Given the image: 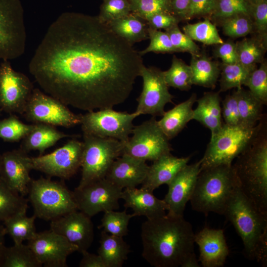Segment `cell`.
<instances>
[{
    "label": "cell",
    "instance_id": "5b68a950",
    "mask_svg": "<svg viewBox=\"0 0 267 267\" xmlns=\"http://www.w3.org/2000/svg\"><path fill=\"white\" fill-rule=\"evenodd\" d=\"M232 165L220 164L200 170L190 199L193 210L205 215H223L227 202L238 186Z\"/></svg>",
    "mask_w": 267,
    "mask_h": 267
},
{
    "label": "cell",
    "instance_id": "4dcf8cb0",
    "mask_svg": "<svg viewBox=\"0 0 267 267\" xmlns=\"http://www.w3.org/2000/svg\"><path fill=\"white\" fill-rule=\"evenodd\" d=\"M239 116V125L247 127L255 126L263 117L264 105L249 90L242 87L236 89Z\"/></svg>",
    "mask_w": 267,
    "mask_h": 267
},
{
    "label": "cell",
    "instance_id": "4316f807",
    "mask_svg": "<svg viewBox=\"0 0 267 267\" xmlns=\"http://www.w3.org/2000/svg\"><path fill=\"white\" fill-rule=\"evenodd\" d=\"M196 100V94L192 93L185 101L165 112L158 121L159 127L169 140L176 136L193 120L192 108Z\"/></svg>",
    "mask_w": 267,
    "mask_h": 267
},
{
    "label": "cell",
    "instance_id": "484cf974",
    "mask_svg": "<svg viewBox=\"0 0 267 267\" xmlns=\"http://www.w3.org/2000/svg\"><path fill=\"white\" fill-rule=\"evenodd\" d=\"M71 136L56 129L55 126L43 123H34L31 130L22 139L20 149L28 153L37 150L40 155L60 139Z\"/></svg>",
    "mask_w": 267,
    "mask_h": 267
},
{
    "label": "cell",
    "instance_id": "ba28073f",
    "mask_svg": "<svg viewBox=\"0 0 267 267\" xmlns=\"http://www.w3.org/2000/svg\"><path fill=\"white\" fill-rule=\"evenodd\" d=\"M81 180L77 188L105 178L115 160L121 155L124 143L111 138L83 134Z\"/></svg>",
    "mask_w": 267,
    "mask_h": 267
},
{
    "label": "cell",
    "instance_id": "603a6c76",
    "mask_svg": "<svg viewBox=\"0 0 267 267\" xmlns=\"http://www.w3.org/2000/svg\"><path fill=\"white\" fill-rule=\"evenodd\" d=\"M121 199L126 208H131L135 216L151 219L166 215L168 207L164 199L155 197L153 192L142 188H126L122 190Z\"/></svg>",
    "mask_w": 267,
    "mask_h": 267
},
{
    "label": "cell",
    "instance_id": "7c38bea8",
    "mask_svg": "<svg viewBox=\"0 0 267 267\" xmlns=\"http://www.w3.org/2000/svg\"><path fill=\"white\" fill-rule=\"evenodd\" d=\"M23 115L34 123L67 128L80 124L81 120V115L74 113L67 105L38 89H34Z\"/></svg>",
    "mask_w": 267,
    "mask_h": 267
},
{
    "label": "cell",
    "instance_id": "f546056e",
    "mask_svg": "<svg viewBox=\"0 0 267 267\" xmlns=\"http://www.w3.org/2000/svg\"><path fill=\"white\" fill-rule=\"evenodd\" d=\"M190 66L193 85L214 88L220 75V64L205 54L191 55Z\"/></svg>",
    "mask_w": 267,
    "mask_h": 267
},
{
    "label": "cell",
    "instance_id": "6f0895ef",
    "mask_svg": "<svg viewBox=\"0 0 267 267\" xmlns=\"http://www.w3.org/2000/svg\"><path fill=\"white\" fill-rule=\"evenodd\" d=\"M6 234L4 225L0 222V258L5 247L4 245V236Z\"/></svg>",
    "mask_w": 267,
    "mask_h": 267
},
{
    "label": "cell",
    "instance_id": "f6af8a7d",
    "mask_svg": "<svg viewBox=\"0 0 267 267\" xmlns=\"http://www.w3.org/2000/svg\"><path fill=\"white\" fill-rule=\"evenodd\" d=\"M148 36L150 39V44L145 49L139 52L140 55L150 52L157 53L178 52L173 45L166 32L148 27Z\"/></svg>",
    "mask_w": 267,
    "mask_h": 267
},
{
    "label": "cell",
    "instance_id": "680465c9",
    "mask_svg": "<svg viewBox=\"0 0 267 267\" xmlns=\"http://www.w3.org/2000/svg\"><path fill=\"white\" fill-rule=\"evenodd\" d=\"M250 5L259 3L266 0H245Z\"/></svg>",
    "mask_w": 267,
    "mask_h": 267
},
{
    "label": "cell",
    "instance_id": "8fae6325",
    "mask_svg": "<svg viewBox=\"0 0 267 267\" xmlns=\"http://www.w3.org/2000/svg\"><path fill=\"white\" fill-rule=\"evenodd\" d=\"M124 144L122 154L145 161H154L172 151L169 139L159 127L155 117L134 127Z\"/></svg>",
    "mask_w": 267,
    "mask_h": 267
},
{
    "label": "cell",
    "instance_id": "30bf717a",
    "mask_svg": "<svg viewBox=\"0 0 267 267\" xmlns=\"http://www.w3.org/2000/svg\"><path fill=\"white\" fill-rule=\"evenodd\" d=\"M138 116L135 112L129 113L115 111L113 108H104L81 115L80 124L83 134L113 138L125 143L134 127L133 121Z\"/></svg>",
    "mask_w": 267,
    "mask_h": 267
},
{
    "label": "cell",
    "instance_id": "f907efd6",
    "mask_svg": "<svg viewBox=\"0 0 267 267\" xmlns=\"http://www.w3.org/2000/svg\"><path fill=\"white\" fill-rule=\"evenodd\" d=\"M222 116L224 124L236 126L239 125V116L236 90L227 95L222 102Z\"/></svg>",
    "mask_w": 267,
    "mask_h": 267
},
{
    "label": "cell",
    "instance_id": "2e32d148",
    "mask_svg": "<svg viewBox=\"0 0 267 267\" xmlns=\"http://www.w3.org/2000/svg\"><path fill=\"white\" fill-rule=\"evenodd\" d=\"M139 76L143 79V89L137 99L138 104L135 112L139 116H162L165 105L171 103L174 97L169 92L163 71L154 67H146L143 65Z\"/></svg>",
    "mask_w": 267,
    "mask_h": 267
},
{
    "label": "cell",
    "instance_id": "74e56055",
    "mask_svg": "<svg viewBox=\"0 0 267 267\" xmlns=\"http://www.w3.org/2000/svg\"><path fill=\"white\" fill-rule=\"evenodd\" d=\"M182 30L193 41L206 45L218 44L223 42L216 26L208 18L194 24H187L183 27Z\"/></svg>",
    "mask_w": 267,
    "mask_h": 267
},
{
    "label": "cell",
    "instance_id": "ac0fdd59",
    "mask_svg": "<svg viewBox=\"0 0 267 267\" xmlns=\"http://www.w3.org/2000/svg\"><path fill=\"white\" fill-rule=\"evenodd\" d=\"M50 229L76 246L81 253L87 251L94 239L91 218L76 210L50 221Z\"/></svg>",
    "mask_w": 267,
    "mask_h": 267
},
{
    "label": "cell",
    "instance_id": "c3c4849f",
    "mask_svg": "<svg viewBox=\"0 0 267 267\" xmlns=\"http://www.w3.org/2000/svg\"><path fill=\"white\" fill-rule=\"evenodd\" d=\"M250 6L254 33L267 40V0Z\"/></svg>",
    "mask_w": 267,
    "mask_h": 267
},
{
    "label": "cell",
    "instance_id": "d4e9b609",
    "mask_svg": "<svg viewBox=\"0 0 267 267\" xmlns=\"http://www.w3.org/2000/svg\"><path fill=\"white\" fill-rule=\"evenodd\" d=\"M196 101L197 105L193 109V120L209 129L213 136L219 132L223 124L219 92H205Z\"/></svg>",
    "mask_w": 267,
    "mask_h": 267
},
{
    "label": "cell",
    "instance_id": "5bb4252c",
    "mask_svg": "<svg viewBox=\"0 0 267 267\" xmlns=\"http://www.w3.org/2000/svg\"><path fill=\"white\" fill-rule=\"evenodd\" d=\"M123 189L106 178L73 191L78 210L91 218L100 212L119 208Z\"/></svg>",
    "mask_w": 267,
    "mask_h": 267
},
{
    "label": "cell",
    "instance_id": "9a60e30c",
    "mask_svg": "<svg viewBox=\"0 0 267 267\" xmlns=\"http://www.w3.org/2000/svg\"><path fill=\"white\" fill-rule=\"evenodd\" d=\"M34 87L29 78L15 71L9 61L0 64V109L23 115Z\"/></svg>",
    "mask_w": 267,
    "mask_h": 267
},
{
    "label": "cell",
    "instance_id": "9c48e42d",
    "mask_svg": "<svg viewBox=\"0 0 267 267\" xmlns=\"http://www.w3.org/2000/svg\"><path fill=\"white\" fill-rule=\"evenodd\" d=\"M26 39L20 0H0V60L9 61L21 56Z\"/></svg>",
    "mask_w": 267,
    "mask_h": 267
},
{
    "label": "cell",
    "instance_id": "7bdbcfd3",
    "mask_svg": "<svg viewBox=\"0 0 267 267\" xmlns=\"http://www.w3.org/2000/svg\"><path fill=\"white\" fill-rule=\"evenodd\" d=\"M249 90L265 105L267 104V62L264 59L260 67L251 74L245 85Z\"/></svg>",
    "mask_w": 267,
    "mask_h": 267
},
{
    "label": "cell",
    "instance_id": "b9f144b4",
    "mask_svg": "<svg viewBox=\"0 0 267 267\" xmlns=\"http://www.w3.org/2000/svg\"><path fill=\"white\" fill-rule=\"evenodd\" d=\"M129 0L131 5V13L146 21L157 13H171L169 0Z\"/></svg>",
    "mask_w": 267,
    "mask_h": 267
},
{
    "label": "cell",
    "instance_id": "4fadbf2b",
    "mask_svg": "<svg viewBox=\"0 0 267 267\" xmlns=\"http://www.w3.org/2000/svg\"><path fill=\"white\" fill-rule=\"evenodd\" d=\"M83 148V141L70 139L50 153L29 157L30 167L49 177L69 179L81 168Z\"/></svg>",
    "mask_w": 267,
    "mask_h": 267
},
{
    "label": "cell",
    "instance_id": "83f0119b",
    "mask_svg": "<svg viewBox=\"0 0 267 267\" xmlns=\"http://www.w3.org/2000/svg\"><path fill=\"white\" fill-rule=\"evenodd\" d=\"M97 253L107 267H121L131 252L129 245L123 237L117 236L102 231Z\"/></svg>",
    "mask_w": 267,
    "mask_h": 267
},
{
    "label": "cell",
    "instance_id": "cb8c5ba5",
    "mask_svg": "<svg viewBox=\"0 0 267 267\" xmlns=\"http://www.w3.org/2000/svg\"><path fill=\"white\" fill-rule=\"evenodd\" d=\"M190 159V156L178 157L171 153L161 156L149 166L141 188L153 192L162 184L168 185Z\"/></svg>",
    "mask_w": 267,
    "mask_h": 267
},
{
    "label": "cell",
    "instance_id": "ab89813d",
    "mask_svg": "<svg viewBox=\"0 0 267 267\" xmlns=\"http://www.w3.org/2000/svg\"><path fill=\"white\" fill-rule=\"evenodd\" d=\"M217 21L224 34L231 38L243 37L254 33L253 21L249 14H236Z\"/></svg>",
    "mask_w": 267,
    "mask_h": 267
},
{
    "label": "cell",
    "instance_id": "3957f363",
    "mask_svg": "<svg viewBox=\"0 0 267 267\" xmlns=\"http://www.w3.org/2000/svg\"><path fill=\"white\" fill-rule=\"evenodd\" d=\"M240 237L244 254L267 265V215L264 214L243 194L238 186L233 191L223 215Z\"/></svg>",
    "mask_w": 267,
    "mask_h": 267
},
{
    "label": "cell",
    "instance_id": "816d5d0a",
    "mask_svg": "<svg viewBox=\"0 0 267 267\" xmlns=\"http://www.w3.org/2000/svg\"><path fill=\"white\" fill-rule=\"evenodd\" d=\"M216 45L214 54L216 57L221 59L222 63L232 64L238 62L236 43L229 40Z\"/></svg>",
    "mask_w": 267,
    "mask_h": 267
},
{
    "label": "cell",
    "instance_id": "7dc6e473",
    "mask_svg": "<svg viewBox=\"0 0 267 267\" xmlns=\"http://www.w3.org/2000/svg\"><path fill=\"white\" fill-rule=\"evenodd\" d=\"M174 46L179 52H187L191 55H197L200 52L198 45L179 29L178 25L165 30Z\"/></svg>",
    "mask_w": 267,
    "mask_h": 267
},
{
    "label": "cell",
    "instance_id": "8992f818",
    "mask_svg": "<svg viewBox=\"0 0 267 267\" xmlns=\"http://www.w3.org/2000/svg\"><path fill=\"white\" fill-rule=\"evenodd\" d=\"M266 118L264 114L253 127L223 123L219 132L210 138L201 159L200 170L220 164L232 165L257 134Z\"/></svg>",
    "mask_w": 267,
    "mask_h": 267
},
{
    "label": "cell",
    "instance_id": "60d3db41",
    "mask_svg": "<svg viewBox=\"0 0 267 267\" xmlns=\"http://www.w3.org/2000/svg\"><path fill=\"white\" fill-rule=\"evenodd\" d=\"M33 124L21 122L14 115L0 120V138L5 141L16 142L22 139L31 130Z\"/></svg>",
    "mask_w": 267,
    "mask_h": 267
},
{
    "label": "cell",
    "instance_id": "f5cc1de1",
    "mask_svg": "<svg viewBox=\"0 0 267 267\" xmlns=\"http://www.w3.org/2000/svg\"><path fill=\"white\" fill-rule=\"evenodd\" d=\"M180 21L177 17L170 12H161L152 16L146 22L149 28L166 30L178 25Z\"/></svg>",
    "mask_w": 267,
    "mask_h": 267
},
{
    "label": "cell",
    "instance_id": "d6986e66",
    "mask_svg": "<svg viewBox=\"0 0 267 267\" xmlns=\"http://www.w3.org/2000/svg\"><path fill=\"white\" fill-rule=\"evenodd\" d=\"M201 163L200 160L185 165L168 185V191L163 199L168 205V215L183 216L186 204L191 198L200 171Z\"/></svg>",
    "mask_w": 267,
    "mask_h": 267
},
{
    "label": "cell",
    "instance_id": "7402d4cb",
    "mask_svg": "<svg viewBox=\"0 0 267 267\" xmlns=\"http://www.w3.org/2000/svg\"><path fill=\"white\" fill-rule=\"evenodd\" d=\"M149 166L144 160L122 154L113 162L105 178L123 189L136 187L144 181Z\"/></svg>",
    "mask_w": 267,
    "mask_h": 267
},
{
    "label": "cell",
    "instance_id": "681fc988",
    "mask_svg": "<svg viewBox=\"0 0 267 267\" xmlns=\"http://www.w3.org/2000/svg\"><path fill=\"white\" fill-rule=\"evenodd\" d=\"M217 0H189L183 20H190L200 16H212Z\"/></svg>",
    "mask_w": 267,
    "mask_h": 267
},
{
    "label": "cell",
    "instance_id": "1f68e13d",
    "mask_svg": "<svg viewBox=\"0 0 267 267\" xmlns=\"http://www.w3.org/2000/svg\"><path fill=\"white\" fill-rule=\"evenodd\" d=\"M27 211L17 213L5 220L3 225L6 234L12 239L14 244H21L33 238L37 232L35 224L36 218L26 215Z\"/></svg>",
    "mask_w": 267,
    "mask_h": 267
},
{
    "label": "cell",
    "instance_id": "e0dca14e",
    "mask_svg": "<svg viewBox=\"0 0 267 267\" xmlns=\"http://www.w3.org/2000/svg\"><path fill=\"white\" fill-rule=\"evenodd\" d=\"M27 244L39 263L45 267H67L68 257L78 251L76 246L50 229L37 232Z\"/></svg>",
    "mask_w": 267,
    "mask_h": 267
},
{
    "label": "cell",
    "instance_id": "bcb514c9",
    "mask_svg": "<svg viewBox=\"0 0 267 267\" xmlns=\"http://www.w3.org/2000/svg\"><path fill=\"white\" fill-rule=\"evenodd\" d=\"M239 13L251 15L250 5L245 0H217L211 17L219 20Z\"/></svg>",
    "mask_w": 267,
    "mask_h": 267
},
{
    "label": "cell",
    "instance_id": "11a10c76",
    "mask_svg": "<svg viewBox=\"0 0 267 267\" xmlns=\"http://www.w3.org/2000/svg\"><path fill=\"white\" fill-rule=\"evenodd\" d=\"M171 13L180 21L184 16L188 6L189 0H169Z\"/></svg>",
    "mask_w": 267,
    "mask_h": 267
},
{
    "label": "cell",
    "instance_id": "52a82bcc",
    "mask_svg": "<svg viewBox=\"0 0 267 267\" xmlns=\"http://www.w3.org/2000/svg\"><path fill=\"white\" fill-rule=\"evenodd\" d=\"M27 195L36 218L51 221L78 210L73 191L61 181L43 177L32 179Z\"/></svg>",
    "mask_w": 267,
    "mask_h": 267
},
{
    "label": "cell",
    "instance_id": "d6a6232c",
    "mask_svg": "<svg viewBox=\"0 0 267 267\" xmlns=\"http://www.w3.org/2000/svg\"><path fill=\"white\" fill-rule=\"evenodd\" d=\"M236 46L238 62L245 66L256 68L257 64L265 59L267 40L256 35L236 42Z\"/></svg>",
    "mask_w": 267,
    "mask_h": 267
},
{
    "label": "cell",
    "instance_id": "836d02e7",
    "mask_svg": "<svg viewBox=\"0 0 267 267\" xmlns=\"http://www.w3.org/2000/svg\"><path fill=\"white\" fill-rule=\"evenodd\" d=\"M33 251L27 244H14L5 247L0 258V267H40Z\"/></svg>",
    "mask_w": 267,
    "mask_h": 267
},
{
    "label": "cell",
    "instance_id": "7a4b0ae2",
    "mask_svg": "<svg viewBox=\"0 0 267 267\" xmlns=\"http://www.w3.org/2000/svg\"><path fill=\"white\" fill-rule=\"evenodd\" d=\"M142 256L155 267H181L194 253L192 226L183 216L147 219L141 226Z\"/></svg>",
    "mask_w": 267,
    "mask_h": 267
},
{
    "label": "cell",
    "instance_id": "94428289",
    "mask_svg": "<svg viewBox=\"0 0 267 267\" xmlns=\"http://www.w3.org/2000/svg\"><path fill=\"white\" fill-rule=\"evenodd\" d=\"M1 111H2L0 109V114L1 112Z\"/></svg>",
    "mask_w": 267,
    "mask_h": 267
},
{
    "label": "cell",
    "instance_id": "e575fe53",
    "mask_svg": "<svg viewBox=\"0 0 267 267\" xmlns=\"http://www.w3.org/2000/svg\"><path fill=\"white\" fill-rule=\"evenodd\" d=\"M245 66L239 62L220 64V92L245 86L251 73L256 69Z\"/></svg>",
    "mask_w": 267,
    "mask_h": 267
},
{
    "label": "cell",
    "instance_id": "44dd1931",
    "mask_svg": "<svg viewBox=\"0 0 267 267\" xmlns=\"http://www.w3.org/2000/svg\"><path fill=\"white\" fill-rule=\"evenodd\" d=\"M194 242L199 246V261L203 267L223 266L229 252L222 229L205 226L195 234Z\"/></svg>",
    "mask_w": 267,
    "mask_h": 267
},
{
    "label": "cell",
    "instance_id": "f35d334b",
    "mask_svg": "<svg viewBox=\"0 0 267 267\" xmlns=\"http://www.w3.org/2000/svg\"><path fill=\"white\" fill-rule=\"evenodd\" d=\"M134 217V213L128 214L126 210L122 212L107 211L104 212L98 228L110 234L123 237L128 234L130 220Z\"/></svg>",
    "mask_w": 267,
    "mask_h": 267
},
{
    "label": "cell",
    "instance_id": "277c9868",
    "mask_svg": "<svg viewBox=\"0 0 267 267\" xmlns=\"http://www.w3.org/2000/svg\"><path fill=\"white\" fill-rule=\"evenodd\" d=\"M235 159L232 168L243 194L262 213L267 215V122Z\"/></svg>",
    "mask_w": 267,
    "mask_h": 267
},
{
    "label": "cell",
    "instance_id": "9f6ffc18",
    "mask_svg": "<svg viewBox=\"0 0 267 267\" xmlns=\"http://www.w3.org/2000/svg\"><path fill=\"white\" fill-rule=\"evenodd\" d=\"M200 266L196 258L195 253L191 255L183 263L181 267H199Z\"/></svg>",
    "mask_w": 267,
    "mask_h": 267
},
{
    "label": "cell",
    "instance_id": "f1b7e54d",
    "mask_svg": "<svg viewBox=\"0 0 267 267\" xmlns=\"http://www.w3.org/2000/svg\"><path fill=\"white\" fill-rule=\"evenodd\" d=\"M107 24L115 34L132 45L148 38L146 21L132 13Z\"/></svg>",
    "mask_w": 267,
    "mask_h": 267
},
{
    "label": "cell",
    "instance_id": "6da1fadb",
    "mask_svg": "<svg viewBox=\"0 0 267 267\" xmlns=\"http://www.w3.org/2000/svg\"><path fill=\"white\" fill-rule=\"evenodd\" d=\"M133 46L97 16L64 12L48 28L29 71L44 92L67 106L113 108L128 98L143 65Z\"/></svg>",
    "mask_w": 267,
    "mask_h": 267
},
{
    "label": "cell",
    "instance_id": "8d00e7d4",
    "mask_svg": "<svg viewBox=\"0 0 267 267\" xmlns=\"http://www.w3.org/2000/svg\"><path fill=\"white\" fill-rule=\"evenodd\" d=\"M164 78L168 87L180 90H188L193 85L192 72L190 65L183 60L173 56L170 68L163 71Z\"/></svg>",
    "mask_w": 267,
    "mask_h": 267
},
{
    "label": "cell",
    "instance_id": "91938a15",
    "mask_svg": "<svg viewBox=\"0 0 267 267\" xmlns=\"http://www.w3.org/2000/svg\"><path fill=\"white\" fill-rule=\"evenodd\" d=\"M1 159V154H0V167Z\"/></svg>",
    "mask_w": 267,
    "mask_h": 267
},
{
    "label": "cell",
    "instance_id": "d590c367",
    "mask_svg": "<svg viewBox=\"0 0 267 267\" xmlns=\"http://www.w3.org/2000/svg\"><path fill=\"white\" fill-rule=\"evenodd\" d=\"M28 199L8 187L0 178V222L11 216L27 211Z\"/></svg>",
    "mask_w": 267,
    "mask_h": 267
},
{
    "label": "cell",
    "instance_id": "ffe728a7",
    "mask_svg": "<svg viewBox=\"0 0 267 267\" xmlns=\"http://www.w3.org/2000/svg\"><path fill=\"white\" fill-rule=\"evenodd\" d=\"M29 157L20 148L1 154L0 178L12 190L25 197L32 179Z\"/></svg>",
    "mask_w": 267,
    "mask_h": 267
},
{
    "label": "cell",
    "instance_id": "db71d44e",
    "mask_svg": "<svg viewBox=\"0 0 267 267\" xmlns=\"http://www.w3.org/2000/svg\"><path fill=\"white\" fill-rule=\"evenodd\" d=\"M82 258L79 264L80 267H107L100 255L89 253L88 250L83 252Z\"/></svg>",
    "mask_w": 267,
    "mask_h": 267
},
{
    "label": "cell",
    "instance_id": "ee69618b",
    "mask_svg": "<svg viewBox=\"0 0 267 267\" xmlns=\"http://www.w3.org/2000/svg\"><path fill=\"white\" fill-rule=\"evenodd\" d=\"M100 12L97 15L103 22L108 24L112 21L124 17L131 13L129 0H103Z\"/></svg>",
    "mask_w": 267,
    "mask_h": 267
}]
</instances>
